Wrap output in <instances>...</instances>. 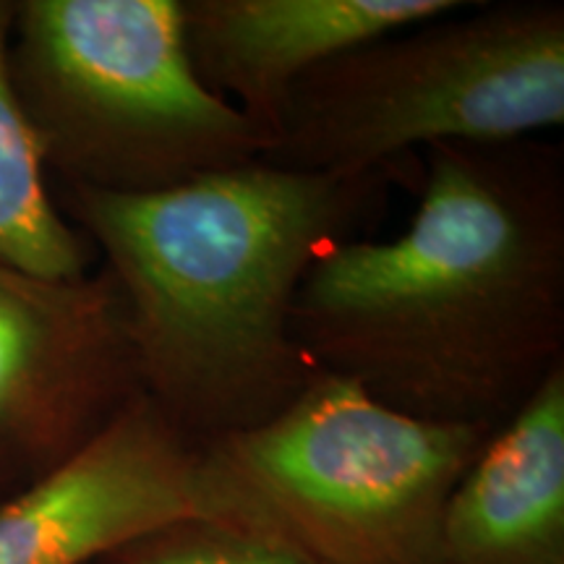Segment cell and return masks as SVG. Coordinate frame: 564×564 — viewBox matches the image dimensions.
<instances>
[{"mask_svg":"<svg viewBox=\"0 0 564 564\" xmlns=\"http://www.w3.org/2000/svg\"><path fill=\"white\" fill-rule=\"evenodd\" d=\"M426 154L411 228L324 251L295 340L392 411L499 432L564 364V160L541 139Z\"/></svg>","mask_w":564,"mask_h":564,"instance_id":"cell-1","label":"cell"},{"mask_svg":"<svg viewBox=\"0 0 564 564\" xmlns=\"http://www.w3.org/2000/svg\"><path fill=\"white\" fill-rule=\"evenodd\" d=\"M105 564H316L295 549L207 520H188L147 535Z\"/></svg>","mask_w":564,"mask_h":564,"instance_id":"cell-11","label":"cell"},{"mask_svg":"<svg viewBox=\"0 0 564 564\" xmlns=\"http://www.w3.org/2000/svg\"><path fill=\"white\" fill-rule=\"evenodd\" d=\"M491 436L319 371L272 419L199 444L204 520L316 564H442L444 507Z\"/></svg>","mask_w":564,"mask_h":564,"instance_id":"cell-3","label":"cell"},{"mask_svg":"<svg viewBox=\"0 0 564 564\" xmlns=\"http://www.w3.org/2000/svg\"><path fill=\"white\" fill-rule=\"evenodd\" d=\"M17 3L0 0V264L47 280L89 274L87 246L55 207L37 139L13 89Z\"/></svg>","mask_w":564,"mask_h":564,"instance_id":"cell-10","label":"cell"},{"mask_svg":"<svg viewBox=\"0 0 564 564\" xmlns=\"http://www.w3.org/2000/svg\"><path fill=\"white\" fill-rule=\"evenodd\" d=\"M564 562V364L470 463L442 518V564Z\"/></svg>","mask_w":564,"mask_h":564,"instance_id":"cell-9","label":"cell"},{"mask_svg":"<svg viewBox=\"0 0 564 564\" xmlns=\"http://www.w3.org/2000/svg\"><path fill=\"white\" fill-rule=\"evenodd\" d=\"M137 394L108 272L47 280L0 264V486L51 474Z\"/></svg>","mask_w":564,"mask_h":564,"instance_id":"cell-6","label":"cell"},{"mask_svg":"<svg viewBox=\"0 0 564 564\" xmlns=\"http://www.w3.org/2000/svg\"><path fill=\"white\" fill-rule=\"evenodd\" d=\"M465 6L468 0H183V32L199 79L272 144L303 76L345 51Z\"/></svg>","mask_w":564,"mask_h":564,"instance_id":"cell-8","label":"cell"},{"mask_svg":"<svg viewBox=\"0 0 564 564\" xmlns=\"http://www.w3.org/2000/svg\"><path fill=\"white\" fill-rule=\"evenodd\" d=\"M382 178L259 160L160 194L66 186L121 293L141 394L196 447L272 419L319 373L295 340V299L369 220Z\"/></svg>","mask_w":564,"mask_h":564,"instance_id":"cell-2","label":"cell"},{"mask_svg":"<svg viewBox=\"0 0 564 564\" xmlns=\"http://www.w3.org/2000/svg\"><path fill=\"white\" fill-rule=\"evenodd\" d=\"M9 63L45 171L66 186L160 194L270 152L196 74L183 0H19Z\"/></svg>","mask_w":564,"mask_h":564,"instance_id":"cell-4","label":"cell"},{"mask_svg":"<svg viewBox=\"0 0 564 564\" xmlns=\"http://www.w3.org/2000/svg\"><path fill=\"white\" fill-rule=\"evenodd\" d=\"M204 520L199 447L137 394L79 453L0 499V564H91Z\"/></svg>","mask_w":564,"mask_h":564,"instance_id":"cell-7","label":"cell"},{"mask_svg":"<svg viewBox=\"0 0 564 564\" xmlns=\"http://www.w3.org/2000/svg\"><path fill=\"white\" fill-rule=\"evenodd\" d=\"M562 123L564 6L468 3L303 76L264 162L356 181L415 147L502 144Z\"/></svg>","mask_w":564,"mask_h":564,"instance_id":"cell-5","label":"cell"}]
</instances>
